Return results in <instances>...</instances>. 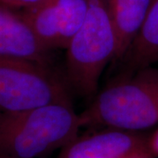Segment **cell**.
Here are the masks:
<instances>
[{
	"label": "cell",
	"mask_w": 158,
	"mask_h": 158,
	"mask_svg": "<svg viewBox=\"0 0 158 158\" xmlns=\"http://www.w3.org/2000/svg\"><path fill=\"white\" fill-rule=\"evenodd\" d=\"M82 127L141 132L158 124V69H140L106 86L79 114Z\"/></svg>",
	"instance_id": "obj_1"
},
{
	"label": "cell",
	"mask_w": 158,
	"mask_h": 158,
	"mask_svg": "<svg viewBox=\"0 0 158 158\" xmlns=\"http://www.w3.org/2000/svg\"><path fill=\"white\" fill-rule=\"evenodd\" d=\"M81 127L73 106L63 104L0 113V153L42 158L76 139Z\"/></svg>",
	"instance_id": "obj_2"
},
{
	"label": "cell",
	"mask_w": 158,
	"mask_h": 158,
	"mask_svg": "<svg viewBox=\"0 0 158 158\" xmlns=\"http://www.w3.org/2000/svg\"><path fill=\"white\" fill-rule=\"evenodd\" d=\"M118 39L106 0H89L81 27L66 48L65 81L84 98L97 95L102 73L115 61Z\"/></svg>",
	"instance_id": "obj_3"
},
{
	"label": "cell",
	"mask_w": 158,
	"mask_h": 158,
	"mask_svg": "<svg viewBox=\"0 0 158 158\" xmlns=\"http://www.w3.org/2000/svg\"><path fill=\"white\" fill-rule=\"evenodd\" d=\"M71 90L51 67L0 58V113L52 104L73 106Z\"/></svg>",
	"instance_id": "obj_4"
},
{
	"label": "cell",
	"mask_w": 158,
	"mask_h": 158,
	"mask_svg": "<svg viewBox=\"0 0 158 158\" xmlns=\"http://www.w3.org/2000/svg\"><path fill=\"white\" fill-rule=\"evenodd\" d=\"M88 7L89 0H43L20 11L43 45L54 51L67 48Z\"/></svg>",
	"instance_id": "obj_5"
},
{
	"label": "cell",
	"mask_w": 158,
	"mask_h": 158,
	"mask_svg": "<svg viewBox=\"0 0 158 158\" xmlns=\"http://www.w3.org/2000/svg\"><path fill=\"white\" fill-rule=\"evenodd\" d=\"M148 138L141 132L107 127L77 136L62 148L57 158H129L148 151Z\"/></svg>",
	"instance_id": "obj_6"
},
{
	"label": "cell",
	"mask_w": 158,
	"mask_h": 158,
	"mask_svg": "<svg viewBox=\"0 0 158 158\" xmlns=\"http://www.w3.org/2000/svg\"><path fill=\"white\" fill-rule=\"evenodd\" d=\"M52 52L40 40L21 11L0 5V58L52 68Z\"/></svg>",
	"instance_id": "obj_7"
},
{
	"label": "cell",
	"mask_w": 158,
	"mask_h": 158,
	"mask_svg": "<svg viewBox=\"0 0 158 158\" xmlns=\"http://www.w3.org/2000/svg\"><path fill=\"white\" fill-rule=\"evenodd\" d=\"M152 0H106L116 31L118 48L114 62H121L141 32Z\"/></svg>",
	"instance_id": "obj_8"
},
{
	"label": "cell",
	"mask_w": 158,
	"mask_h": 158,
	"mask_svg": "<svg viewBox=\"0 0 158 158\" xmlns=\"http://www.w3.org/2000/svg\"><path fill=\"white\" fill-rule=\"evenodd\" d=\"M121 62L126 75L158 62V0H152L141 32Z\"/></svg>",
	"instance_id": "obj_9"
},
{
	"label": "cell",
	"mask_w": 158,
	"mask_h": 158,
	"mask_svg": "<svg viewBox=\"0 0 158 158\" xmlns=\"http://www.w3.org/2000/svg\"><path fill=\"white\" fill-rule=\"evenodd\" d=\"M43 0H0V5L17 11H24L38 5Z\"/></svg>",
	"instance_id": "obj_10"
},
{
	"label": "cell",
	"mask_w": 158,
	"mask_h": 158,
	"mask_svg": "<svg viewBox=\"0 0 158 158\" xmlns=\"http://www.w3.org/2000/svg\"><path fill=\"white\" fill-rule=\"evenodd\" d=\"M148 148L154 158L158 157V128L148 138Z\"/></svg>",
	"instance_id": "obj_11"
},
{
	"label": "cell",
	"mask_w": 158,
	"mask_h": 158,
	"mask_svg": "<svg viewBox=\"0 0 158 158\" xmlns=\"http://www.w3.org/2000/svg\"><path fill=\"white\" fill-rule=\"evenodd\" d=\"M129 158H154L152 156V155L150 154V153L147 151V152H143L141 153V154H139V155H136V156H132V157Z\"/></svg>",
	"instance_id": "obj_12"
},
{
	"label": "cell",
	"mask_w": 158,
	"mask_h": 158,
	"mask_svg": "<svg viewBox=\"0 0 158 158\" xmlns=\"http://www.w3.org/2000/svg\"><path fill=\"white\" fill-rule=\"evenodd\" d=\"M0 158H20V157H16V156H9V155H6V154H2V153H0Z\"/></svg>",
	"instance_id": "obj_13"
},
{
	"label": "cell",
	"mask_w": 158,
	"mask_h": 158,
	"mask_svg": "<svg viewBox=\"0 0 158 158\" xmlns=\"http://www.w3.org/2000/svg\"><path fill=\"white\" fill-rule=\"evenodd\" d=\"M155 158H158V157H155Z\"/></svg>",
	"instance_id": "obj_14"
}]
</instances>
